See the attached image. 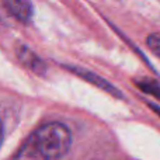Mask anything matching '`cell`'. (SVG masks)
Segmentation results:
<instances>
[{
	"label": "cell",
	"mask_w": 160,
	"mask_h": 160,
	"mask_svg": "<svg viewBox=\"0 0 160 160\" xmlns=\"http://www.w3.org/2000/svg\"><path fill=\"white\" fill-rule=\"evenodd\" d=\"M16 53H17L18 61L21 62L27 69L32 70L35 75H39V76L45 75V72H47V65H45V62L42 61L34 51H31L28 47L21 44V45H17Z\"/></svg>",
	"instance_id": "3957f363"
},
{
	"label": "cell",
	"mask_w": 160,
	"mask_h": 160,
	"mask_svg": "<svg viewBox=\"0 0 160 160\" xmlns=\"http://www.w3.org/2000/svg\"><path fill=\"white\" fill-rule=\"evenodd\" d=\"M2 142H3V124L0 121V145H2Z\"/></svg>",
	"instance_id": "52a82bcc"
},
{
	"label": "cell",
	"mask_w": 160,
	"mask_h": 160,
	"mask_svg": "<svg viewBox=\"0 0 160 160\" xmlns=\"http://www.w3.org/2000/svg\"><path fill=\"white\" fill-rule=\"evenodd\" d=\"M72 72H73V73H76V75H79V76H82V78H84V80H87V82L93 83V84L100 86L101 88H104L105 91H108V93L114 94V96H117V97H122V94L119 93V91L117 90V88L114 87L112 84L107 83L105 80H102L101 78H98V76L93 75V73H90V72H83V70H80V69H72Z\"/></svg>",
	"instance_id": "277c9868"
},
{
	"label": "cell",
	"mask_w": 160,
	"mask_h": 160,
	"mask_svg": "<svg viewBox=\"0 0 160 160\" xmlns=\"http://www.w3.org/2000/svg\"><path fill=\"white\" fill-rule=\"evenodd\" d=\"M4 11L18 22L27 24L32 18V4L24 0H6L0 3Z\"/></svg>",
	"instance_id": "7a4b0ae2"
},
{
	"label": "cell",
	"mask_w": 160,
	"mask_h": 160,
	"mask_svg": "<svg viewBox=\"0 0 160 160\" xmlns=\"http://www.w3.org/2000/svg\"><path fill=\"white\" fill-rule=\"evenodd\" d=\"M146 45L150 52L160 58V34H150L146 38Z\"/></svg>",
	"instance_id": "8992f818"
},
{
	"label": "cell",
	"mask_w": 160,
	"mask_h": 160,
	"mask_svg": "<svg viewBox=\"0 0 160 160\" xmlns=\"http://www.w3.org/2000/svg\"><path fill=\"white\" fill-rule=\"evenodd\" d=\"M150 107H152L155 111H158V114L160 115V107H158V105H153V104H150Z\"/></svg>",
	"instance_id": "ba28073f"
},
{
	"label": "cell",
	"mask_w": 160,
	"mask_h": 160,
	"mask_svg": "<svg viewBox=\"0 0 160 160\" xmlns=\"http://www.w3.org/2000/svg\"><path fill=\"white\" fill-rule=\"evenodd\" d=\"M72 145V132L61 122H48L38 127L27 139L13 160H59Z\"/></svg>",
	"instance_id": "6da1fadb"
},
{
	"label": "cell",
	"mask_w": 160,
	"mask_h": 160,
	"mask_svg": "<svg viewBox=\"0 0 160 160\" xmlns=\"http://www.w3.org/2000/svg\"><path fill=\"white\" fill-rule=\"evenodd\" d=\"M136 84H138V87L141 88L142 91L149 93V94H152V96L160 98V84L158 82L150 80V79H143V80H141V82H136Z\"/></svg>",
	"instance_id": "5b68a950"
}]
</instances>
